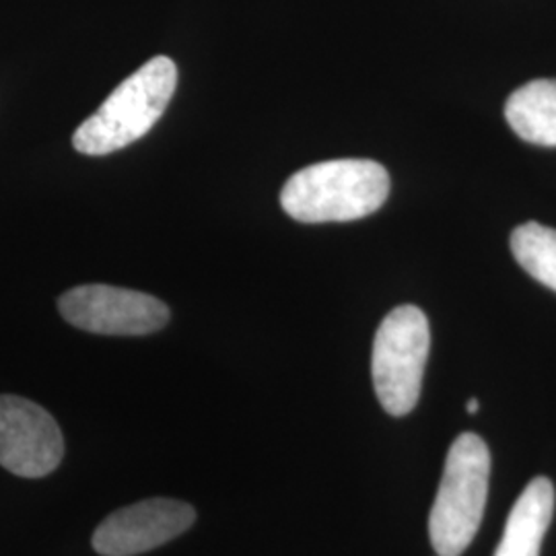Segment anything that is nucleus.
<instances>
[{"mask_svg": "<svg viewBox=\"0 0 556 556\" xmlns=\"http://www.w3.org/2000/svg\"><path fill=\"white\" fill-rule=\"evenodd\" d=\"M176 87V62L167 56L149 60L122 80L100 110L80 124L73 147L83 155L101 157L142 139L160 122Z\"/></svg>", "mask_w": 556, "mask_h": 556, "instance_id": "f03ea898", "label": "nucleus"}, {"mask_svg": "<svg viewBox=\"0 0 556 556\" xmlns=\"http://www.w3.org/2000/svg\"><path fill=\"white\" fill-rule=\"evenodd\" d=\"M511 252L519 266L556 291V229L540 223H523L511 233Z\"/></svg>", "mask_w": 556, "mask_h": 556, "instance_id": "9d476101", "label": "nucleus"}, {"mask_svg": "<svg viewBox=\"0 0 556 556\" xmlns=\"http://www.w3.org/2000/svg\"><path fill=\"white\" fill-rule=\"evenodd\" d=\"M197 511L176 498H147L105 517L93 534L101 556H137L160 548L192 528Z\"/></svg>", "mask_w": 556, "mask_h": 556, "instance_id": "0eeeda50", "label": "nucleus"}, {"mask_svg": "<svg viewBox=\"0 0 556 556\" xmlns=\"http://www.w3.org/2000/svg\"><path fill=\"white\" fill-rule=\"evenodd\" d=\"M478 408H480V404H478L477 397H470V400H468V406H466L468 415H477Z\"/></svg>", "mask_w": 556, "mask_h": 556, "instance_id": "9b49d317", "label": "nucleus"}, {"mask_svg": "<svg viewBox=\"0 0 556 556\" xmlns=\"http://www.w3.org/2000/svg\"><path fill=\"white\" fill-rule=\"evenodd\" d=\"M429 346V319L415 305H400L381 321L374 340L371 376L388 415L404 417L417 406Z\"/></svg>", "mask_w": 556, "mask_h": 556, "instance_id": "20e7f679", "label": "nucleus"}, {"mask_svg": "<svg viewBox=\"0 0 556 556\" xmlns=\"http://www.w3.org/2000/svg\"><path fill=\"white\" fill-rule=\"evenodd\" d=\"M62 318L105 337H144L169 321L167 305L153 295L110 285H80L59 299Z\"/></svg>", "mask_w": 556, "mask_h": 556, "instance_id": "39448f33", "label": "nucleus"}, {"mask_svg": "<svg viewBox=\"0 0 556 556\" xmlns=\"http://www.w3.org/2000/svg\"><path fill=\"white\" fill-rule=\"evenodd\" d=\"M555 514V486L538 477L526 486L507 517L495 556H540L542 540Z\"/></svg>", "mask_w": 556, "mask_h": 556, "instance_id": "6e6552de", "label": "nucleus"}, {"mask_svg": "<svg viewBox=\"0 0 556 556\" xmlns=\"http://www.w3.org/2000/svg\"><path fill=\"white\" fill-rule=\"evenodd\" d=\"M390 197V176L369 160L324 161L299 169L280 192L282 211L299 223H344L374 215Z\"/></svg>", "mask_w": 556, "mask_h": 556, "instance_id": "f257e3e1", "label": "nucleus"}, {"mask_svg": "<svg viewBox=\"0 0 556 556\" xmlns=\"http://www.w3.org/2000/svg\"><path fill=\"white\" fill-rule=\"evenodd\" d=\"M491 480V454L482 439L464 433L452 443L438 498L429 516V536L438 556H462L482 523Z\"/></svg>", "mask_w": 556, "mask_h": 556, "instance_id": "7ed1b4c3", "label": "nucleus"}, {"mask_svg": "<svg viewBox=\"0 0 556 556\" xmlns=\"http://www.w3.org/2000/svg\"><path fill=\"white\" fill-rule=\"evenodd\" d=\"M64 456L59 422L40 404L0 396V466L21 478L52 475Z\"/></svg>", "mask_w": 556, "mask_h": 556, "instance_id": "423d86ee", "label": "nucleus"}, {"mask_svg": "<svg viewBox=\"0 0 556 556\" xmlns=\"http://www.w3.org/2000/svg\"><path fill=\"white\" fill-rule=\"evenodd\" d=\"M505 118L519 139L556 147V80L538 79L519 87L505 103Z\"/></svg>", "mask_w": 556, "mask_h": 556, "instance_id": "1a4fd4ad", "label": "nucleus"}]
</instances>
